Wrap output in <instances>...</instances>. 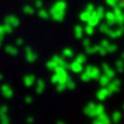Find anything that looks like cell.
I'll use <instances>...</instances> for the list:
<instances>
[{"label": "cell", "instance_id": "1", "mask_svg": "<svg viewBox=\"0 0 124 124\" xmlns=\"http://www.w3.org/2000/svg\"><path fill=\"white\" fill-rule=\"evenodd\" d=\"M120 2H121V3H122V6L124 7V0H120Z\"/></svg>", "mask_w": 124, "mask_h": 124}]
</instances>
